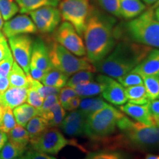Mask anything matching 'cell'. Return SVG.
Segmentation results:
<instances>
[{
    "mask_svg": "<svg viewBox=\"0 0 159 159\" xmlns=\"http://www.w3.org/2000/svg\"><path fill=\"white\" fill-rule=\"evenodd\" d=\"M19 7L21 13L26 14L30 12L45 7V6H53L57 7L59 5L61 0H16Z\"/></svg>",
    "mask_w": 159,
    "mask_h": 159,
    "instance_id": "d4e9b609",
    "label": "cell"
},
{
    "mask_svg": "<svg viewBox=\"0 0 159 159\" xmlns=\"http://www.w3.org/2000/svg\"><path fill=\"white\" fill-rule=\"evenodd\" d=\"M119 134L102 142L111 150L128 149L148 152L159 149V125H146L123 116L117 124Z\"/></svg>",
    "mask_w": 159,
    "mask_h": 159,
    "instance_id": "7a4b0ae2",
    "label": "cell"
},
{
    "mask_svg": "<svg viewBox=\"0 0 159 159\" xmlns=\"http://www.w3.org/2000/svg\"><path fill=\"white\" fill-rule=\"evenodd\" d=\"M7 136H8L9 140L25 145V146H27L30 141L27 129L19 125H16V126L13 130L10 131L7 134Z\"/></svg>",
    "mask_w": 159,
    "mask_h": 159,
    "instance_id": "d6a6232c",
    "label": "cell"
},
{
    "mask_svg": "<svg viewBox=\"0 0 159 159\" xmlns=\"http://www.w3.org/2000/svg\"><path fill=\"white\" fill-rule=\"evenodd\" d=\"M158 156H156V155L153 154H148L146 156H145L144 159H157Z\"/></svg>",
    "mask_w": 159,
    "mask_h": 159,
    "instance_id": "f907efd6",
    "label": "cell"
},
{
    "mask_svg": "<svg viewBox=\"0 0 159 159\" xmlns=\"http://www.w3.org/2000/svg\"><path fill=\"white\" fill-rule=\"evenodd\" d=\"M141 76L159 75V49H152L148 55L133 69Z\"/></svg>",
    "mask_w": 159,
    "mask_h": 159,
    "instance_id": "ac0fdd59",
    "label": "cell"
},
{
    "mask_svg": "<svg viewBox=\"0 0 159 159\" xmlns=\"http://www.w3.org/2000/svg\"><path fill=\"white\" fill-rule=\"evenodd\" d=\"M3 25H4V19L2 16L1 13H0V31H1V30L2 29Z\"/></svg>",
    "mask_w": 159,
    "mask_h": 159,
    "instance_id": "db71d44e",
    "label": "cell"
},
{
    "mask_svg": "<svg viewBox=\"0 0 159 159\" xmlns=\"http://www.w3.org/2000/svg\"><path fill=\"white\" fill-rule=\"evenodd\" d=\"M142 77L149 99L153 100L158 99L159 97V75L142 76Z\"/></svg>",
    "mask_w": 159,
    "mask_h": 159,
    "instance_id": "4dcf8cb0",
    "label": "cell"
},
{
    "mask_svg": "<svg viewBox=\"0 0 159 159\" xmlns=\"http://www.w3.org/2000/svg\"><path fill=\"white\" fill-rule=\"evenodd\" d=\"M152 49L148 46L123 39L116 43L106 57L94 64L95 70L117 79L132 71Z\"/></svg>",
    "mask_w": 159,
    "mask_h": 159,
    "instance_id": "3957f363",
    "label": "cell"
},
{
    "mask_svg": "<svg viewBox=\"0 0 159 159\" xmlns=\"http://www.w3.org/2000/svg\"><path fill=\"white\" fill-rule=\"evenodd\" d=\"M103 11L112 15L113 16L120 17L119 0H96Z\"/></svg>",
    "mask_w": 159,
    "mask_h": 159,
    "instance_id": "8d00e7d4",
    "label": "cell"
},
{
    "mask_svg": "<svg viewBox=\"0 0 159 159\" xmlns=\"http://www.w3.org/2000/svg\"><path fill=\"white\" fill-rule=\"evenodd\" d=\"M147 6L142 0H119L120 17L131 20L142 14Z\"/></svg>",
    "mask_w": 159,
    "mask_h": 159,
    "instance_id": "d6986e66",
    "label": "cell"
},
{
    "mask_svg": "<svg viewBox=\"0 0 159 159\" xmlns=\"http://www.w3.org/2000/svg\"><path fill=\"white\" fill-rule=\"evenodd\" d=\"M49 56L52 69H57L70 77L75 73L83 70L96 71L94 66L88 57H78L69 52L55 41L48 45Z\"/></svg>",
    "mask_w": 159,
    "mask_h": 159,
    "instance_id": "8992f818",
    "label": "cell"
},
{
    "mask_svg": "<svg viewBox=\"0 0 159 159\" xmlns=\"http://www.w3.org/2000/svg\"><path fill=\"white\" fill-rule=\"evenodd\" d=\"M33 43V39L29 35H19L8 39V44L13 59L27 75H30Z\"/></svg>",
    "mask_w": 159,
    "mask_h": 159,
    "instance_id": "8fae6325",
    "label": "cell"
},
{
    "mask_svg": "<svg viewBox=\"0 0 159 159\" xmlns=\"http://www.w3.org/2000/svg\"><path fill=\"white\" fill-rule=\"evenodd\" d=\"M19 11L16 2L10 0H0V13L5 21L12 19Z\"/></svg>",
    "mask_w": 159,
    "mask_h": 159,
    "instance_id": "836d02e7",
    "label": "cell"
},
{
    "mask_svg": "<svg viewBox=\"0 0 159 159\" xmlns=\"http://www.w3.org/2000/svg\"><path fill=\"white\" fill-rule=\"evenodd\" d=\"M105 85L103 83L94 80L76 85L73 87V89H75L77 96L80 98H85V97H92L101 94L105 89Z\"/></svg>",
    "mask_w": 159,
    "mask_h": 159,
    "instance_id": "7402d4cb",
    "label": "cell"
},
{
    "mask_svg": "<svg viewBox=\"0 0 159 159\" xmlns=\"http://www.w3.org/2000/svg\"><path fill=\"white\" fill-rule=\"evenodd\" d=\"M45 73L46 71L41 70L32 64L30 65V75L33 79L41 81L43 77L44 76Z\"/></svg>",
    "mask_w": 159,
    "mask_h": 159,
    "instance_id": "bcb514c9",
    "label": "cell"
},
{
    "mask_svg": "<svg viewBox=\"0 0 159 159\" xmlns=\"http://www.w3.org/2000/svg\"><path fill=\"white\" fill-rule=\"evenodd\" d=\"M73 142L65 138L57 128H49L36 138L30 139L32 150L48 155H57Z\"/></svg>",
    "mask_w": 159,
    "mask_h": 159,
    "instance_id": "ba28073f",
    "label": "cell"
},
{
    "mask_svg": "<svg viewBox=\"0 0 159 159\" xmlns=\"http://www.w3.org/2000/svg\"><path fill=\"white\" fill-rule=\"evenodd\" d=\"M10 86L8 77L0 76V94L4 92Z\"/></svg>",
    "mask_w": 159,
    "mask_h": 159,
    "instance_id": "7dc6e473",
    "label": "cell"
},
{
    "mask_svg": "<svg viewBox=\"0 0 159 159\" xmlns=\"http://www.w3.org/2000/svg\"><path fill=\"white\" fill-rule=\"evenodd\" d=\"M158 99H159V97H158Z\"/></svg>",
    "mask_w": 159,
    "mask_h": 159,
    "instance_id": "91938a15",
    "label": "cell"
},
{
    "mask_svg": "<svg viewBox=\"0 0 159 159\" xmlns=\"http://www.w3.org/2000/svg\"><path fill=\"white\" fill-rule=\"evenodd\" d=\"M8 141V136L7 134L3 132V131L0 130V150L2 149V148L5 146V144Z\"/></svg>",
    "mask_w": 159,
    "mask_h": 159,
    "instance_id": "c3c4849f",
    "label": "cell"
},
{
    "mask_svg": "<svg viewBox=\"0 0 159 159\" xmlns=\"http://www.w3.org/2000/svg\"><path fill=\"white\" fill-rule=\"evenodd\" d=\"M116 80L124 88L134 86V85H143V80L142 76L137 74V73L133 72V71H130V72L127 73L123 76L119 77V78L116 79Z\"/></svg>",
    "mask_w": 159,
    "mask_h": 159,
    "instance_id": "d590c367",
    "label": "cell"
},
{
    "mask_svg": "<svg viewBox=\"0 0 159 159\" xmlns=\"http://www.w3.org/2000/svg\"><path fill=\"white\" fill-rule=\"evenodd\" d=\"M57 102H59L58 96L57 95H50V96L46 97L43 99V104L41 105V108L39 109V114L47 111Z\"/></svg>",
    "mask_w": 159,
    "mask_h": 159,
    "instance_id": "ee69618b",
    "label": "cell"
},
{
    "mask_svg": "<svg viewBox=\"0 0 159 159\" xmlns=\"http://www.w3.org/2000/svg\"><path fill=\"white\" fill-rule=\"evenodd\" d=\"M29 86L11 87L0 94V102L4 108L13 109L27 101Z\"/></svg>",
    "mask_w": 159,
    "mask_h": 159,
    "instance_id": "2e32d148",
    "label": "cell"
},
{
    "mask_svg": "<svg viewBox=\"0 0 159 159\" xmlns=\"http://www.w3.org/2000/svg\"><path fill=\"white\" fill-rule=\"evenodd\" d=\"M119 110L127 116L134 119L136 122L146 125H156L152 115L150 114L148 105H136L128 102L121 105Z\"/></svg>",
    "mask_w": 159,
    "mask_h": 159,
    "instance_id": "e0dca14e",
    "label": "cell"
},
{
    "mask_svg": "<svg viewBox=\"0 0 159 159\" xmlns=\"http://www.w3.org/2000/svg\"><path fill=\"white\" fill-rule=\"evenodd\" d=\"M4 111H5V108H4L3 105H2V103L0 102V119H1L2 117Z\"/></svg>",
    "mask_w": 159,
    "mask_h": 159,
    "instance_id": "f5cc1de1",
    "label": "cell"
},
{
    "mask_svg": "<svg viewBox=\"0 0 159 159\" xmlns=\"http://www.w3.org/2000/svg\"><path fill=\"white\" fill-rule=\"evenodd\" d=\"M54 32V40L59 44L78 57L86 55L85 43L71 24L63 21Z\"/></svg>",
    "mask_w": 159,
    "mask_h": 159,
    "instance_id": "9c48e42d",
    "label": "cell"
},
{
    "mask_svg": "<svg viewBox=\"0 0 159 159\" xmlns=\"http://www.w3.org/2000/svg\"><path fill=\"white\" fill-rule=\"evenodd\" d=\"M95 79L105 85V89L101 94L105 100L116 106H121L128 102L125 88L114 78L102 74L95 77Z\"/></svg>",
    "mask_w": 159,
    "mask_h": 159,
    "instance_id": "4fadbf2b",
    "label": "cell"
},
{
    "mask_svg": "<svg viewBox=\"0 0 159 159\" xmlns=\"http://www.w3.org/2000/svg\"><path fill=\"white\" fill-rule=\"evenodd\" d=\"M10 1H12V2H13V1H14V0H10Z\"/></svg>",
    "mask_w": 159,
    "mask_h": 159,
    "instance_id": "6f0895ef",
    "label": "cell"
},
{
    "mask_svg": "<svg viewBox=\"0 0 159 159\" xmlns=\"http://www.w3.org/2000/svg\"><path fill=\"white\" fill-rule=\"evenodd\" d=\"M87 117L79 109L69 111L66 114L60 128L63 134L69 136H80L85 134Z\"/></svg>",
    "mask_w": 159,
    "mask_h": 159,
    "instance_id": "5bb4252c",
    "label": "cell"
},
{
    "mask_svg": "<svg viewBox=\"0 0 159 159\" xmlns=\"http://www.w3.org/2000/svg\"><path fill=\"white\" fill-rule=\"evenodd\" d=\"M157 159H159V156H158V158H157Z\"/></svg>",
    "mask_w": 159,
    "mask_h": 159,
    "instance_id": "680465c9",
    "label": "cell"
},
{
    "mask_svg": "<svg viewBox=\"0 0 159 159\" xmlns=\"http://www.w3.org/2000/svg\"><path fill=\"white\" fill-rule=\"evenodd\" d=\"M69 77L65 75L64 73L61 72L57 69H52L45 73L44 76L43 77L40 82H41L42 84L45 85L62 89L66 85Z\"/></svg>",
    "mask_w": 159,
    "mask_h": 159,
    "instance_id": "484cf974",
    "label": "cell"
},
{
    "mask_svg": "<svg viewBox=\"0 0 159 159\" xmlns=\"http://www.w3.org/2000/svg\"><path fill=\"white\" fill-rule=\"evenodd\" d=\"M157 1H158V0H143V2H144L145 5H149V6L153 5Z\"/></svg>",
    "mask_w": 159,
    "mask_h": 159,
    "instance_id": "681fc988",
    "label": "cell"
},
{
    "mask_svg": "<svg viewBox=\"0 0 159 159\" xmlns=\"http://www.w3.org/2000/svg\"><path fill=\"white\" fill-rule=\"evenodd\" d=\"M15 159H21V157H20V158H15Z\"/></svg>",
    "mask_w": 159,
    "mask_h": 159,
    "instance_id": "9f6ffc18",
    "label": "cell"
},
{
    "mask_svg": "<svg viewBox=\"0 0 159 159\" xmlns=\"http://www.w3.org/2000/svg\"><path fill=\"white\" fill-rule=\"evenodd\" d=\"M13 112L17 124L24 128L33 117L39 116V109L25 103L15 108Z\"/></svg>",
    "mask_w": 159,
    "mask_h": 159,
    "instance_id": "44dd1931",
    "label": "cell"
},
{
    "mask_svg": "<svg viewBox=\"0 0 159 159\" xmlns=\"http://www.w3.org/2000/svg\"><path fill=\"white\" fill-rule=\"evenodd\" d=\"M43 99H44L40 96L36 89L34 87L32 86V85H29L27 98V103L32 105V106L35 107V108L40 109L43 104Z\"/></svg>",
    "mask_w": 159,
    "mask_h": 159,
    "instance_id": "74e56055",
    "label": "cell"
},
{
    "mask_svg": "<svg viewBox=\"0 0 159 159\" xmlns=\"http://www.w3.org/2000/svg\"><path fill=\"white\" fill-rule=\"evenodd\" d=\"M38 30L31 18L27 15H19L7 20L4 24L2 33L6 38L19 35L35 34Z\"/></svg>",
    "mask_w": 159,
    "mask_h": 159,
    "instance_id": "7c38bea8",
    "label": "cell"
},
{
    "mask_svg": "<svg viewBox=\"0 0 159 159\" xmlns=\"http://www.w3.org/2000/svg\"><path fill=\"white\" fill-rule=\"evenodd\" d=\"M16 124L12 109L5 108L2 117L0 119V130L8 134L10 131L16 126Z\"/></svg>",
    "mask_w": 159,
    "mask_h": 159,
    "instance_id": "e575fe53",
    "label": "cell"
},
{
    "mask_svg": "<svg viewBox=\"0 0 159 159\" xmlns=\"http://www.w3.org/2000/svg\"><path fill=\"white\" fill-rule=\"evenodd\" d=\"M26 128H27V130L29 134L30 138L33 139L40 136L49 127L46 119L40 116H37L33 117L29 121L26 125Z\"/></svg>",
    "mask_w": 159,
    "mask_h": 159,
    "instance_id": "f1b7e54d",
    "label": "cell"
},
{
    "mask_svg": "<svg viewBox=\"0 0 159 159\" xmlns=\"http://www.w3.org/2000/svg\"><path fill=\"white\" fill-rule=\"evenodd\" d=\"M30 64L46 72L52 69L49 60L48 46L39 38L35 39L33 43Z\"/></svg>",
    "mask_w": 159,
    "mask_h": 159,
    "instance_id": "9a60e30c",
    "label": "cell"
},
{
    "mask_svg": "<svg viewBox=\"0 0 159 159\" xmlns=\"http://www.w3.org/2000/svg\"><path fill=\"white\" fill-rule=\"evenodd\" d=\"M27 146L9 140L0 152L1 159H15L20 158L25 154Z\"/></svg>",
    "mask_w": 159,
    "mask_h": 159,
    "instance_id": "4316f807",
    "label": "cell"
},
{
    "mask_svg": "<svg viewBox=\"0 0 159 159\" xmlns=\"http://www.w3.org/2000/svg\"><path fill=\"white\" fill-rule=\"evenodd\" d=\"M128 102L136 105H148L150 99L144 84L134 85L125 89Z\"/></svg>",
    "mask_w": 159,
    "mask_h": 159,
    "instance_id": "cb8c5ba5",
    "label": "cell"
},
{
    "mask_svg": "<svg viewBox=\"0 0 159 159\" xmlns=\"http://www.w3.org/2000/svg\"><path fill=\"white\" fill-rule=\"evenodd\" d=\"M154 11H155V16H156V19L159 21V6H158V7L154 9Z\"/></svg>",
    "mask_w": 159,
    "mask_h": 159,
    "instance_id": "816d5d0a",
    "label": "cell"
},
{
    "mask_svg": "<svg viewBox=\"0 0 159 159\" xmlns=\"http://www.w3.org/2000/svg\"><path fill=\"white\" fill-rule=\"evenodd\" d=\"M116 19L91 6L83 31L86 55L93 65L106 57L116 45Z\"/></svg>",
    "mask_w": 159,
    "mask_h": 159,
    "instance_id": "6da1fadb",
    "label": "cell"
},
{
    "mask_svg": "<svg viewBox=\"0 0 159 159\" xmlns=\"http://www.w3.org/2000/svg\"><path fill=\"white\" fill-rule=\"evenodd\" d=\"M40 33L49 34L53 33L58 27L61 21L59 8L53 6H45L35 10L29 13Z\"/></svg>",
    "mask_w": 159,
    "mask_h": 159,
    "instance_id": "30bf717a",
    "label": "cell"
},
{
    "mask_svg": "<svg viewBox=\"0 0 159 159\" xmlns=\"http://www.w3.org/2000/svg\"><path fill=\"white\" fill-rule=\"evenodd\" d=\"M83 159H129L128 154L122 151L111 149L91 152Z\"/></svg>",
    "mask_w": 159,
    "mask_h": 159,
    "instance_id": "f546056e",
    "label": "cell"
},
{
    "mask_svg": "<svg viewBox=\"0 0 159 159\" xmlns=\"http://www.w3.org/2000/svg\"><path fill=\"white\" fill-rule=\"evenodd\" d=\"M148 106L156 124L159 125V99L150 100L148 104Z\"/></svg>",
    "mask_w": 159,
    "mask_h": 159,
    "instance_id": "7bdbcfd3",
    "label": "cell"
},
{
    "mask_svg": "<svg viewBox=\"0 0 159 159\" xmlns=\"http://www.w3.org/2000/svg\"><path fill=\"white\" fill-rule=\"evenodd\" d=\"M11 55H12V52L6 37L0 31V61Z\"/></svg>",
    "mask_w": 159,
    "mask_h": 159,
    "instance_id": "60d3db41",
    "label": "cell"
},
{
    "mask_svg": "<svg viewBox=\"0 0 159 159\" xmlns=\"http://www.w3.org/2000/svg\"><path fill=\"white\" fill-rule=\"evenodd\" d=\"M123 116L119 109L109 105L87 118L84 135L93 142H104L116 132L117 124Z\"/></svg>",
    "mask_w": 159,
    "mask_h": 159,
    "instance_id": "5b68a950",
    "label": "cell"
},
{
    "mask_svg": "<svg viewBox=\"0 0 159 159\" xmlns=\"http://www.w3.org/2000/svg\"><path fill=\"white\" fill-rule=\"evenodd\" d=\"M125 36L141 44L159 49V21L155 16L154 9L149 7L142 14L130 20L125 25L124 33L118 35Z\"/></svg>",
    "mask_w": 159,
    "mask_h": 159,
    "instance_id": "277c9868",
    "label": "cell"
},
{
    "mask_svg": "<svg viewBox=\"0 0 159 159\" xmlns=\"http://www.w3.org/2000/svg\"><path fill=\"white\" fill-rule=\"evenodd\" d=\"M13 62H14V59H13V55H9L8 57L0 61V76L8 77Z\"/></svg>",
    "mask_w": 159,
    "mask_h": 159,
    "instance_id": "ab89813d",
    "label": "cell"
},
{
    "mask_svg": "<svg viewBox=\"0 0 159 159\" xmlns=\"http://www.w3.org/2000/svg\"><path fill=\"white\" fill-rule=\"evenodd\" d=\"M76 96H77V93L75 92L74 89L69 86L63 87V88L61 89V91H60L58 94L59 102L63 107L69 99Z\"/></svg>",
    "mask_w": 159,
    "mask_h": 159,
    "instance_id": "f35d334b",
    "label": "cell"
},
{
    "mask_svg": "<svg viewBox=\"0 0 159 159\" xmlns=\"http://www.w3.org/2000/svg\"><path fill=\"white\" fill-rule=\"evenodd\" d=\"M158 6H159V0H158V1H157V2H156L154 4V5H153L150 6V7H152V9H155V8H156V7H158Z\"/></svg>",
    "mask_w": 159,
    "mask_h": 159,
    "instance_id": "11a10c76",
    "label": "cell"
},
{
    "mask_svg": "<svg viewBox=\"0 0 159 159\" xmlns=\"http://www.w3.org/2000/svg\"><path fill=\"white\" fill-rule=\"evenodd\" d=\"M94 72L95 71L91 70H83L75 73L74 75H71V77L68 79L66 85L73 88L76 85L83 84V83L94 81L95 80Z\"/></svg>",
    "mask_w": 159,
    "mask_h": 159,
    "instance_id": "1f68e13d",
    "label": "cell"
},
{
    "mask_svg": "<svg viewBox=\"0 0 159 159\" xmlns=\"http://www.w3.org/2000/svg\"><path fill=\"white\" fill-rule=\"evenodd\" d=\"M8 79L11 87L29 86L30 85L28 75H26L25 71L16 61L13 62Z\"/></svg>",
    "mask_w": 159,
    "mask_h": 159,
    "instance_id": "83f0119b",
    "label": "cell"
},
{
    "mask_svg": "<svg viewBox=\"0 0 159 159\" xmlns=\"http://www.w3.org/2000/svg\"><path fill=\"white\" fill-rule=\"evenodd\" d=\"M80 100H81V98L79 96L74 97L73 98L69 99L68 102H66V104L63 108H64L66 111H68L77 110V109L79 108Z\"/></svg>",
    "mask_w": 159,
    "mask_h": 159,
    "instance_id": "f6af8a7d",
    "label": "cell"
},
{
    "mask_svg": "<svg viewBox=\"0 0 159 159\" xmlns=\"http://www.w3.org/2000/svg\"><path fill=\"white\" fill-rule=\"evenodd\" d=\"M21 159H57L55 157L48 154L38 152L34 150L27 151L25 154L21 157Z\"/></svg>",
    "mask_w": 159,
    "mask_h": 159,
    "instance_id": "b9f144b4",
    "label": "cell"
},
{
    "mask_svg": "<svg viewBox=\"0 0 159 159\" xmlns=\"http://www.w3.org/2000/svg\"><path fill=\"white\" fill-rule=\"evenodd\" d=\"M110 104L107 103L102 97H85L81 98L79 110H80L87 117L101 109L108 106Z\"/></svg>",
    "mask_w": 159,
    "mask_h": 159,
    "instance_id": "603a6c76",
    "label": "cell"
},
{
    "mask_svg": "<svg viewBox=\"0 0 159 159\" xmlns=\"http://www.w3.org/2000/svg\"><path fill=\"white\" fill-rule=\"evenodd\" d=\"M0 159H1V158H0Z\"/></svg>",
    "mask_w": 159,
    "mask_h": 159,
    "instance_id": "94428289",
    "label": "cell"
},
{
    "mask_svg": "<svg viewBox=\"0 0 159 159\" xmlns=\"http://www.w3.org/2000/svg\"><path fill=\"white\" fill-rule=\"evenodd\" d=\"M90 0H63L59 4L61 19L68 21L82 36L91 5Z\"/></svg>",
    "mask_w": 159,
    "mask_h": 159,
    "instance_id": "52a82bcc",
    "label": "cell"
},
{
    "mask_svg": "<svg viewBox=\"0 0 159 159\" xmlns=\"http://www.w3.org/2000/svg\"><path fill=\"white\" fill-rule=\"evenodd\" d=\"M66 114L65 109L61 103L57 102L47 111L40 113L39 116L46 119L49 128H57L61 125Z\"/></svg>",
    "mask_w": 159,
    "mask_h": 159,
    "instance_id": "ffe728a7",
    "label": "cell"
}]
</instances>
